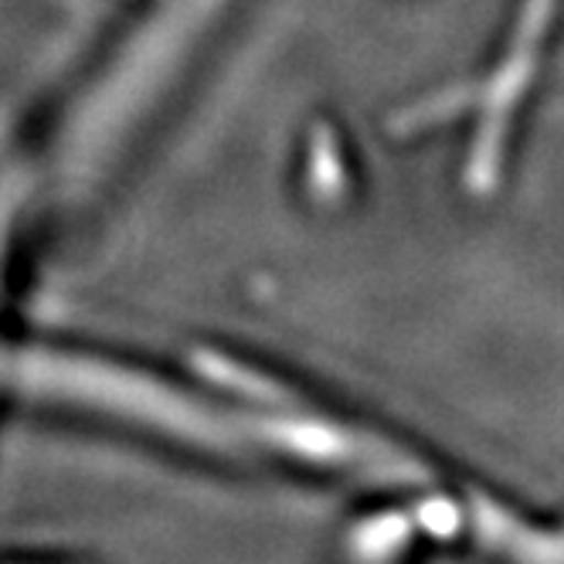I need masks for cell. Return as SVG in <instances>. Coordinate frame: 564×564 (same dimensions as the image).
Returning a JSON list of instances; mask_svg holds the SVG:
<instances>
[{"label":"cell","mask_w":564,"mask_h":564,"mask_svg":"<svg viewBox=\"0 0 564 564\" xmlns=\"http://www.w3.org/2000/svg\"><path fill=\"white\" fill-rule=\"evenodd\" d=\"M21 212V191L18 177L0 174V306H4V282H8V262H11V246H14V221ZM8 354L11 347L0 337V394H4V375H8Z\"/></svg>","instance_id":"obj_2"},{"label":"cell","mask_w":564,"mask_h":564,"mask_svg":"<svg viewBox=\"0 0 564 564\" xmlns=\"http://www.w3.org/2000/svg\"><path fill=\"white\" fill-rule=\"evenodd\" d=\"M4 388L31 401L127 422L212 453L256 449L249 412H225L137 368L58 347H11Z\"/></svg>","instance_id":"obj_1"}]
</instances>
